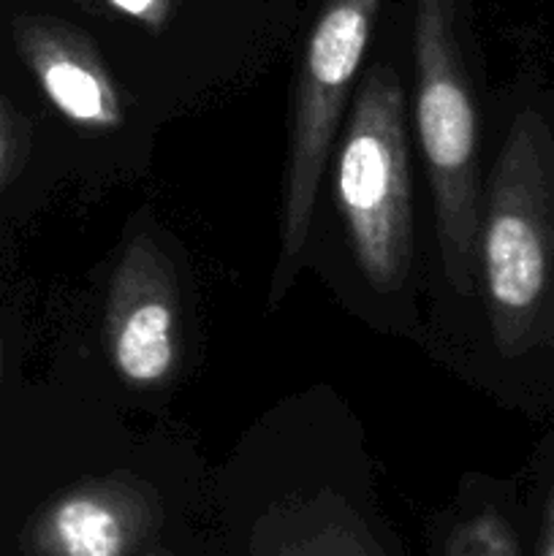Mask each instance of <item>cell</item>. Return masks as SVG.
<instances>
[{
	"instance_id": "obj_1",
	"label": "cell",
	"mask_w": 554,
	"mask_h": 556,
	"mask_svg": "<svg viewBox=\"0 0 554 556\" xmlns=\"http://www.w3.org/2000/svg\"><path fill=\"white\" fill-rule=\"evenodd\" d=\"M416 125L445 277L454 291L470 293L481 258L478 125L456 43L454 0H416Z\"/></svg>"
},
{
	"instance_id": "obj_2",
	"label": "cell",
	"mask_w": 554,
	"mask_h": 556,
	"mask_svg": "<svg viewBox=\"0 0 554 556\" xmlns=\"http://www.w3.org/2000/svg\"><path fill=\"white\" fill-rule=\"evenodd\" d=\"M337 199L364 277L380 293L396 291L413 253V190L405 96L386 65L358 87L337 163Z\"/></svg>"
},
{
	"instance_id": "obj_3",
	"label": "cell",
	"mask_w": 554,
	"mask_h": 556,
	"mask_svg": "<svg viewBox=\"0 0 554 556\" xmlns=\"http://www.w3.org/2000/svg\"><path fill=\"white\" fill-rule=\"evenodd\" d=\"M378 5L380 0H326L310 33L302 74H299L297 112H293L280 264L272 282V302H277L291 282L299 255L307 242L331 139L345 109L348 87L353 85L362 65Z\"/></svg>"
},
{
	"instance_id": "obj_4",
	"label": "cell",
	"mask_w": 554,
	"mask_h": 556,
	"mask_svg": "<svg viewBox=\"0 0 554 556\" xmlns=\"http://www.w3.org/2000/svg\"><path fill=\"white\" fill-rule=\"evenodd\" d=\"M538 128L521 117L511 128L481 212V266L500 348L516 351L525 340L549 286L546 199H543Z\"/></svg>"
},
{
	"instance_id": "obj_5",
	"label": "cell",
	"mask_w": 554,
	"mask_h": 556,
	"mask_svg": "<svg viewBox=\"0 0 554 556\" xmlns=\"http://www.w3.org/2000/svg\"><path fill=\"white\" fill-rule=\"evenodd\" d=\"M106 337L112 362L128 383L155 386L177 362V293L155 242L139 237L114 271Z\"/></svg>"
},
{
	"instance_id": "obj_6",
	"label": "cell",
	"mask_w": 554,
	"mask_h": 556,
	"mask_svg": "<svg viewBox=\"0 0 554 556\" xmlns=\"http://www.w3.org/2000/svg\"><path fill=\"white\" fill-rule=\"evenodd\" d=\"M30 58L43 92L65 117L87 128H117L123 119L117 92L85 38L63 27L38 30Z\"/></svg>"
},
{
	"instance_id": "obj_7",
	"label": "cell",
	"mask_w": 554,
	"mask_h": 556,
	"mask_svg": "<svg viewBox=\"0 0 554 556\" xmlns=\"http://www.w3.org/2000/svg\"><path fill=\"white\" fill-rule=\"evenodd\" d=\"M144 519V505L119 489H81L49 510L41 548L49 556H125L139 541Z\"/></svg>"
},
{
	"instance_id": "obj_8",
	"label": "cell",
	"mask_w": 554,
	"mask_h": 556,
	"mask_svg": "<svg viewBox=\"0 0 554 556\" xmlns=\"http://www.w3.org/2000/svg\"><path fill=\"white\" fill-rule=\"evenodd\" d=\"M449 556H519L508 525L498 514H483L456 530Z\"/></svg>"
},
{
	"instance_id": "obj_9",
	"label": "cell",
	"mask_w": 554,
	"mask_h": 556,
	"mask_svg": "<svg viewBox=\"0 0 554 556\" xmlns=\"http://www.w3.org/2000/svg\"><path fill=\"white\" fill-rule=\"evenodd\" d=\"M280 556H375V554L369 552L358 538L348 535V532H340V530H331V532H324V535L307 538V541L282 548Z\"/></svg>"
},
{
	"instance_id": "obj_10",
	"label": "cell",
	"mask_w": 554,
	"mask_h": 556,
	"mask_svg": "<svg viewBox=\"0 0 554 556\" xmlns=\"http://www.w3.org/2000/svg\"><path fill=\"white\" fill-rule=\"evenodd\" d=\"M117 11L123 14L136 16L141 22H150V25H161L168 14V3L172 0H109Z\"/></svg>"
},
{
	"instance_id": "obj_11",
	"label": "cell",
	"mask_w": 554,
	"mask_h": 556,
	"mask_svg": "<svg viewBox=\"0 0 554 556\" xmlns=\"http://www.w3.org/2000/svg\"><path fill=\"white\" fill-rule=\"evenodd\" d=\"M541 556H554V492L546 505V519H543V541H541Z\"/></svg>"
},
{
	"instance_id": "obj_12",
	"label": "cell",
	"mask_w": 554,
	"mask_h": 556,
	"mask_svg": "<svg viewBox=\"0 0 554 556\" xmlns=\"http://www.w3.org/2000/svg\"><path fill=\"white\" fill-rule=\"evenodd\" d=\"M0 166H3V144H0Z\"/></svg>"
}]
</instances>
